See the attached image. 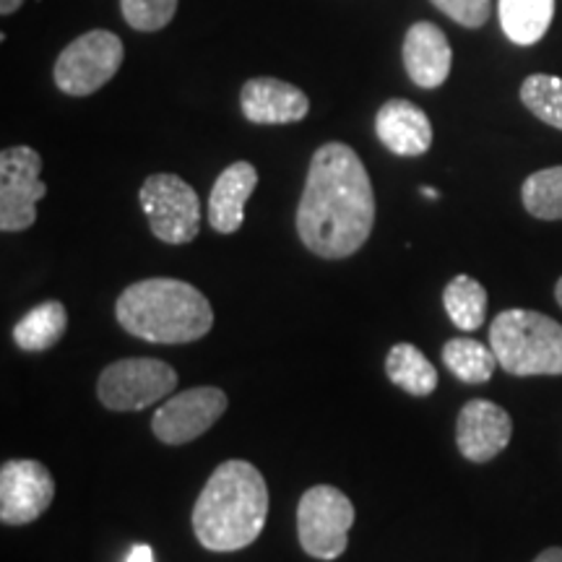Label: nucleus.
Wrapping results in <instances>:
<instances>
[{
    "instance_id": "11",
    "label": "nucleus",
    "mask_w": 562,
    "mask_h": 562,
    "mask_svg": "<svg viewBox=\"0 0 562 562\" xmlns=\"http://www.w3.org/2000/svg\"><path fill=\"white\" fill-rule=\"evenodd\" d=\"M55 480L45 463L34 459H13L0 467V521L24 526L53 505Z\"/></svg>"
},
{
    "instance_id": "13",
    "label": "nucleus",
    "mask_w": 562,
    "mask_h": 562,
    "mask_svg": "<svg viewBox=\"0 0 562 562\" xmlns=\"http://www.w3.org/2000/svg\"><path fill=\"white\" fill-rule=\"evenodd\" d=\"M243 115L258 125H286L305 121L311 100L302 89L281 79H250L240 91Z\"/></svg>"
},
{
    "instance_id": "18",
    "label": "nucleus",
    "mask_w": 562,
    "mask_h": 562,
    "mask_svg": "<svg viewBox=\"0 0 562 562\" xmlns=\"http://www.w3.org/2000/svg\"><path fill=\"white\" fill-rule=\"evenodd\" d=\"M68 328L66 305L58 300L40 302L13 326V341L24 351H47L63 339Z\"/></svg>"
},
{
    "instance_id": "6",
    "label": "nucleus",
    "mask_w": 562,
    "mask_h": 562,
    "mask_svg": "<svg viewBox=\"0 0 562 562\" xmlns=\"http://www.w3.org/2000/svg\"><path fill=\"white\" fill-rule=\"evenodd\" d=\"M178 389V372L154 357H128L102 370L97 396L110 412H140Z\"/></svg>"
},
{
    "instance_id": "15",
    "label": "nucleus",
    "mask_w": 562,
    "mask_h": 562,
    "mask_svg": "<svg viewBox=\"0 0 562 562\" xmlns=\"http://www.w3.org/2000/svg\"><path fill=\"white\" fill-rule=\"evenodd\" d=\"M375 133L396 157H422L432 146V123L427 112L409 100H389L378 110Z\"/></svg>"
},
{
    "instance_id": "9",
    "label": "nucleus",
    "mask_w": 562,
    "mask_h": 562,
    "mask_svg": "<svg viewBox=\"0 0 562 562\" xmlns=\"http://www.w3.org/2000/svg\"><path fill=\"white\" fill-rule=\"evenodd\" d=\"M42 157L32 146H11L0 154V229L24 232L37 222V203L47 195Z\"/></svg>"
},
{
    "instance_id": "2",
    "label": "nucleus",
    "mask_w": 562,
    "mask_h": 562,
    "mask_svg": "<svg viewBox=\"0 0 562 562\" xmlns=\"http://www.w3.org/2000/svg\"><path fill=\"white\" fill-rule=\"evenodd\" d=\"M269 487L250 461L232 459L214 469L193 505V533L209 552L245 550L261 537Z\"/></svg>"
},
{
    "instance_id": "30",
    "label": "nucleus",
    "mask_w": 562,
    "mask_h": 562,
    "mask_svg": "<svg viewBox=\"0 0 562 562\" xmlns=\"http://www.w3.org/2000/svg\"><path fill=\"white\" fill-rule=\"evenodd\" d=\"M422 193H425L427 199H438V191H432V188H422Z\"/></svg>"
},
{
    "instance_id": "25",
    "label": "nucleus",
    "mask_w": 562,
    "mask_h": 562,
    "mask_svg": "<svg viewBox=\"0 0 562 562\" xmlns=\"http://www.w3.org/2000/svg\"><path fill=\"white\" fill-rule=\"evenodd\" d=\"M432 5L469 30H480L490 19V0H432Z\"/></svg>"
},
{
    "instance_id": "5",
    "label": "nucleus",
    "mask_w": 562,
    "mask_h": 562,
    "mask_svg": "<svg viewBox=\"0 0 562 562\" xmlns=\"http://www.w3.org/2000/svg\"><path fill=\"white\" fill-rule=\"evenodd\" d=\"M355 505L331 484H315L300 497L297 539L302 552L315 560H336L347 552Z\"/></svg>"
},
{
    "instance_id": "1",
    "label": "nucleus",
    "mask_w": 562,
    "mask_h": 562,
    "mask_svg": "<svg viewBox=\"0 0 562 562\" xmlns=\"http://www.w3.org/2000/svg\"><path fill=\"white\" fill-rule=\"evenodd\" d=\"M375 191L360 154L341 140L313 154L297 206L302 245L326 261H344L370 240Z\"/></svg>"
},
{
    "instance_id": "3",
    "label": "nucleus",
    "mask_w": 562,
    "mask_h": 562,
    "mask_svg": "<svg viewBox=\"0 0 562 562\" xmlns=\"http://www.w3.org/2000/svg\"><path fill=\"white\" fill-rule=\"evenodd\" d=\"M115 318L125 334L151 344L199 341L214 326L206 294L188 281L165 277L136 281L123 290Z\"/></svg>"
},
{
    "instance_id": "22",
    "label": "nucleus",
    "mask_w": 562,
    "mask_h": 562,
    "mask_svg": "<svg viewBox=\"0 0 562 562\" xmlns=\"http://www.w3.org/2000/svg\"><path fill=\"white\" fill-rule=\"evenodd\" d=\"M524 209L533 220L560 222L562 220V165L547 167L529 175L521 188Z\"/></svg>"
},
{
    "instance_id": "27",
    "label": "nucleus",
    "mask_w": 562,
    "mask_h": 562,
    "mask_svg": "<svg viewBox=\"0 0 562 562\" xmlns=\"http://www.w3.org/2000/svg\"><path fill=\"white\" fill-rule=\"evenodd\" d=\"M533 562H562V547H550V550H544Z\"/></svg>"
},
{
    "instance_id": "4",
    "label": "nucleus",
    "mask_w": 562,
    "mask_h": 562,
    "mask_svg": "<svg viewBox=\"0 0 562 562\" xmlns=\"http://www.w3.org/2000/svg\"><path fill=\"white\" fill-rule=\"evenodd\" d=\"M490 347L508 375H562V326L544 313L521 307L497 313Z\"/></svg>"
},
{
    "instance_id": "19",
    "label": "nucleus",
    "mask_w": 562,
    "mask_h": 562,
    "mask_svg": "<svg viewBox=\"0 0 562 562\" xmlns=\"http://www.w3.org/2000/svg\"><path fill=\"white\" fill-rule=\"evenodd\" d=\"M554 19V0H501L505 37L516 45H537Z\"/></svg>"
},
{
    "instance_id": "17",
    "label": "nucleus",
    "mask_w": 562,
    "mask_h": 562,
    "mask_svg": "<svg viewBox=\"0 0 562 562\" xmlns=\"http://www.w3.org/2000/svg\"><path fill=\"white\" fill-rule=\"evenodd\" d=\"M385 375L389 381L409 393V396L425 398L438 389V370L427 360L425 351L414 347V344H393L385 355Z\"/></svg>"
},
{
    "instance_id": "10",
    "label": "nucleus",
    "mask_w": 562,
    "mask_h": 562,
    "mask_svg": "<svg viewBox=\"0 0 562 562\" xmlns=\"http://www.w3.org/2000/svg\"><path fill=\"white\" fill-rule=\"evenodd\" d=\"M227 393L214 385H199L175 393L154 412L151 432L165 446H186L214 427V422L227 412Z\"/></svg>"
},
{
    "instance_id": "16",
    "label": "nucleus",
    "mask_w": 562,
    "mask_h": 562,
    "mask_svg": "<svg viewBox=\"0 0 562 562\" xmlns=\"http://www.w3.org/2000/svg\"><path fill=\"white\" fill-rule=\"evenodd\" d=\"M258 170L250 161H235L216 178L209 195V222L220 235H232L243 227L245 203L256 191Z\"/></svg>"
},
{
    "instance_id": "20",
    "label": "nucleus",
    "mask_w": 562,
    "mask_h": 562,
    "mask_svg": "<svg viewBox=\"0 0 562 562\" xmlns=\"http://www.w3.org/2000/svg\"><path fill=\"white\" fill-rule=\"evenodd\" d=\"M442 307L456 328L472 334L487 318V290L469 273H459L442 292Z\"/></svg>"
},
{
    "instance_id": "24",
    "label": "nucleus",
    "mask_w": 562,
    "mask_h": 562,
    "mask_svg": "<svg viewBox=\"0 0 562 562\" xmlns=\"http://www.w3.org/2000/svg\"><path fill=\"white\" fill-rule=\"evenodd\" d=\"M123 19L138 32H159L178 13V0H121Z\"/></svg>"
},
{
    "instance_id": "26",
    "label": "nucleus",
    "mask_w": 562,
    "mask_h": 562,
    "mask_svg": "<svg viewBox=\"0 0 562 562\" xmlns=\"http://www.w3.org/2000/svg\"><path fill=\"white\" fill-rule=\"evenodd\" d=\"M125 562H154V550L149 544H136Z\"/></svg>"
},
{
    "instance_id": "14",
    "label": "nucleus",
    "mask_w": 562,
    "mask_h": 562,
    "mask_svg": "<svg viewBox=\"0 0 562 562\" xmlns=\"http://www.w3.org/2000/svg\"><path fill=\"white\" fill-rule=\"evenodd\" d=\"M404 66L409 79L422 89H438L448 81L453 50L446 32L430 21H417L404 37Z\"/></svg>"
},
{
    "instance_id": "8",
    "label": "nucleus",
    "mask_w": 562,
    "mask_h": 562,
    "mask_svg": "<svg viewBox=\"0 0 562 562\" xmlns=\"http://www.w3.org/2000/svg\"><path fill=\"white\" fill-rule=\"evenodd\" d=\"M123 58L125 50L117 34L104 30L81 34L55 60V87L68 97L94 94L110 79H115Z\"/></svg>"
},
{
    "instance_id": "29",
    "label": "nucleus",
    "mask_w": 562,
    "mask_h": 562,
    "mask_svg": "<svg viewBox=\"0 0 562 562\" xmlns=\"http://www.w3.org/2000/svg\"><path fill=\"white\" fill-rule=\"evenodd\" d=\"M554 300H558V305L562 307V277L558 281V286H554Z\"/></svg>"
},
{
    "instance_id": "12",
    "label": "nucleus",
    "mask_w": 562,
    "mask_h": 562,
    "mask_svg": "<svg viewBox=\"0 0 562 562\" xmlns=\"http://www.w3.org/2000/svg\"><path fill=\"white\" fill-rule=\"evenodd\" d=\"M510 435V414L487 398L467 402L456 419V446L463 459L472 463H487L501 456L508 448Z\"/></svg>"
},
{
    "instance_id": "7",
    "label": "nucleus",
    "mask_w": 562,
    "mask_h": 562,
    "mask_svg": "<svg viewBox=\"0 0 562 562\" xmlns=\"http://www.w3.org/2000/svg\"><path fill=\"white\" fill-rule=\"evenodd\" d=\"M149 229L167 245H188L199 237L201 201L186 180L170 172H157L144 180L138 193Z\"/></svg>"
},
{
    "instance_id": "21",
    "label": "nucleus",
    "mask_w": 562,
    "mask_h": 562,
    "mask_svg": "<svg viewBox=\"0 0 562 562\" xmlns=\"http://www.w3.org/2000/svg\"><path fill=\"white\" fill-rule=\"evenodd\" d=\"M442 362L459 378L461 383H487L497 368V357L487 344L469 339V336H456L442 347Z\"/></svg>"
},
{
    "instance_id": "28",
    "label": "nucleus",
    "mask_w": 562,
    "mask_h": 562,
    "mask_svg": "<svg viewBox=\"0 0 562 562\" xmlns=\"http://www.w3.org/2000/svg\"><path fill=\"white\" fill-rule=\"evenodd\" d=\"M21 5H24V0H0V13H3V16H11V13H16Z\"/></svg>"
},
{
    "instance_id": "23",
    "label": "nucleus",
    "mask_w": 562,
    "mask_h": 562,
    "mask_svg": "<svg viewBox=\"0 0 562 562\" xmlns=\"http://www.w3.org/2000/svg\"><path fill=\"white\" fill-rule=\"evenodd\" d=\"M521 102L533 117L562 131V79L533 74L521 83Z\"/></svg>"
}]
</instances>
